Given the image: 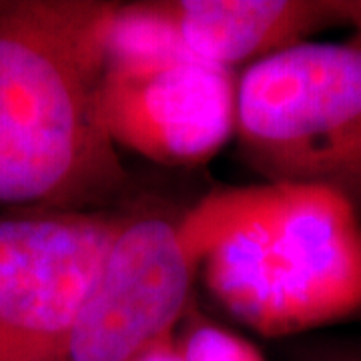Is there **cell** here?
<instances>
[{
  "label": "cell",
  "mask_w": 361,
  "mask_h": 361,
  "mask_svg": "<svg viewBox=\"0 0 361 361\" xmlns=\"http://www.w3.org/2000/svg\"><path fill=\"white\" fill-rule=\"evenodd\" d=\"M207 233L199 281L243 327L295 337L361 317V215L322 187L215 189L195 203Z\"/></svg>",
  "instance_id": "obj_2"
},
{
  "label": "cell",
  "mask_w": 361,
  "mask_h": 361,
  "mask_svg": "<svg viewBox=\"0 0 361 361\" xmlns=\"http://www.w3.org/2000/svg\"><path fill=\"white\" fill-rule=\"evenodd\" d=\"M237 153L271 185L322 187L361 215V35L307 40L237 78Z\"/></svg>",
  "instance_id": "obj_3"
},
{
  "label": "cell",
  "mask_w": 361,
  "mask_h": 361,
  "mask_svg": "<svg viewBox=\"0 0 361 361\" xmlns=\"http://www.w3.org/2000/svg\"><path fill=\"white\" fill-rule=\"evenodd\" d=\"M175 331H169L163 337L155 339L151 345L142 349L133 361H183V355H180L179 348H177Z\"/></svg>",
  "instance_id": "obj_10"
},
{
  "label": "cell",
  "mask_w": 361,
  "mask_h": 361,
  "mask_svg": "<svg viewBox=\"0 0 361 361\" xmlns=\"http://www.w3.org/2000/svg\"><path fill=\"white\" fill-rule=\"evenodd\" d=\"M130 211L0 213V361H61Z\"/></svg>",
  "instance_id": "obj_4"
},
{
  "label": "cell",
  "mask_w": 361,
  "mask_h": 361,
  "mask_svg": "<svg viewBox=\"0 0 361 361\" xmlns=\"http://www.w3.org/2000/svg\"><path fill=\"white\" fill-rule=\"evenodd\" d=\"M193 56L233 68L313 40L361 28V0H153Z\"/></svg>",
  "instance_id": "obj_7"
},
{
  "label": "cell",
  "mask_w": 361,
  "mask_h": 361,
  "mask_svg": "<svg viewBox=\"0 0 361 361\" xmlns=\"http://www.w3.org/2000/svg\"><path fill=\"white\" fill-rule=\"evenodd\" d=\"M289 361H361V336L311 337L293 343L287 351Z\"/></svg>",
  "instance_id": "obj_9"
},
{
  "label": "cell",
  "mask_w": 361,
  "mask_h": 361,
  "mask_svg": "<svg viewBox=\"0 0 361 361\" xmlns=\"http://www.w3.org/2000/svg\"><path fill=\"white\" fill-rule=\"evenodd\" d=\"M207 237L193 211H130L80 305L61 361H133L175 331L195 297Z\"/></svg>",
  "instance_id": "obj_5"
},
{
  "label": "cell",
  "mask_w": 361,
  "mask_h": 361,
  "mask_svg": "<svg viewBox=\"0 0 361 361\" xmlns=\"http://www.w3.org/2000/svg\"><path fill=\"white\" fill-rule=\"evenodd\" d=\"M115 6L0 0V213L101 211L127 189L103 109Z\"/></svg>",
  "instance_id": "obj_1"
},
{
  "label": "cell",
  "mask_w": 361,
  "mask_h": 361,
  "mask_svg": "<svg viewBox=\"0 0 361 361\" xmlns=\"http://www.w3.org/2000/svg\"><path fill=\"white\" fill-rule=\"evenodd\" d=\"M233 68L197 56L142 66L106 65L104 121L113 141L165 167H199L235 139Z\"/></svg>",
  "instance_id": "obj_6"
},
{
  "label": "cell",
  "mask_w": 361,
  "mask_h": 361,
  "mask_svg": "<svg viewBox=\"0 0 361 361\" xmlns=\"http://www.w3.org/2000/svg\"><path fill=\"white\" fill-rule=\"evenodd\" d=\"M195 297L175 331L183 361H265L249 339L207 317Z\"/></svg>",
  "instance_id": "obj_8"
},
{
  "label": "cell",
  "mask_w": 361,
  "mask_h": 361,
  "mask_svg": "<svg viewBox=\"0 0 361 361\" xmlns=\"http://www.w3.org/2000/svg\"><path fill=\"white\" fill-rule=\"evenodd\" d=\"M360 35H361V30H360Z\"/></svg>",
  "instance_id": "obj_11"
}]
</instances>
